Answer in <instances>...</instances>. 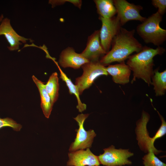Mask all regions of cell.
Wrapping results in <instances>:
<instances>
[{
	"mask_svg": "<svg viewBox=\"0 0 166 166\" xmlns=\"http://www.w3.org/2000/svg\"><path fill=\"white\" fill-rule=\"evenodd\" d=\"M135 32L121 27L112 41L111 49L101 58L100 63L105 66L113 62L120 63L133 53L139 52L143 46L135 38Z\"/></svg>",
	"mask_w": 166,
	"mask_h": 166,
	"instance_id": "6da1fadb",
	"label": "cell"
},
{
	"mask_svg": "<svg viewBox=\"0 0 166 166\" xmlns=\"http://www.w3.org/2000/svg\"><path fill=\"white\" fill-rule=\"evenodd\" d=\"M165 51V49L160 46L154 49L145 46L139 52L130 55L127 58L126 64L133 72L131 83L137 78L142 79L149 86L152 85L151 78L154 66L153 58L157 55H162Z\"/></svg>",
	"mask_w": 166,
	"mask_h": 166,
	"instance_id": "7a4b0ae2",
	"label": "cell"
},
{
	"mask_svg": "<svg viewBox=\"0 0 166 166\" xmlns=\"http://www.w3.org/2000/svg\"><path fill=\"white\" fill-rule=\"evenodd\" d=\"M162 19V16L157 11L137 26V33L145 43L159 47L165 41L166 30L160 26Z\"/></svg>",
	"mask_w": 166,
	"mask_h": 166,
	"instance_id": "3957f363",
	"label": "cell"
},
{
	"mask_svg": "<svg viewBox=\"0 0 166 166\" xmlns=\"http://www.w3.org/2000/svg\"><path fill=\"white\" fill-rule=\"evenodd\" d=\"M81 68L83 73L81 76L76 79L75 82L80 95L85 89L89 88L98 77L108 75L106 67L99 61H89L83 65Z\"/></svg>",
	"mask_w": 166,
	"mask_h": 166,
	"instance_id": "277c9868",
	"label": "cell"
},
{
	"mask_svg": "<svg viewBox=\"0 0 166 166\" xmlns=\"http://www.w3.org/2000/svg\"><path fill=\"white\" fill-rule=\"evenodd\" d=\"M89 114L81 113L74 118L77 122L79 127L75 131L77 135L74 141L71 144L69 151L73 152L79 149H84L91 147L94 138L96 135L93 130L86 131L84 127V122L88 117Z\"/></svg>",
	"mask_w": 166,
	"mask_h": 166,
	"instance_id": "5b68a950",
	"label": "cell"
},
{
	"mask_svg": "<svg viewBox=\"0 0 166 166\" xmlns=\"http://www.w3.org/2000/svg\"><path fill=\"white\" fill-rule=\"evenodd\" d=\"M102 26L100 30L101 45L106 53L110 50L112 41L122 26L117 16L105 18L99 17Z\"/></svg>",
	"mask_w": 166,
	"mask_h": 166,
	"instance_id": "8992f818",
	"label": "cell"
},
{
	"mask_svg": "<svg viewBox=\"0 0 166 166\" xmlns=\"http://www.w3.org/2000/svg\"><path fill=\"white\" fill-rule=\"evenodd\" d=\"M113 1L117 10V16L122 26L131 20L139 21L142 22L146 19L140 14L143 9L141 6L130 3L126 0H113Z\"/></svg>",
	"mask_w": 166,
	"mask_h": 166,
	"instance_id": "52a82bcc",
	"label": "cell"
},
{
	"mask_svg": "<svg viewBox=\"0 0 166 166\" xmlns=\"http://www.w3.org/2000/svg\"><path fill=\"white\" fill-rule=\"evenodd\" d=\"M104 152L98 156L100 163L107 166H121L129 164L131 162L128 158L133 155L128 150L115 149L112 145L104 149Z\"/></svg>",
	"mask_w": 166,
	"mask_h": 166,
	"instance_id": "ba28073f",
	"label": "cell"
},
{
	"mask_svg": "<svg viewBox=\"0 0 166 166\" xmlns=\"http://www.w3.org/2000/svg\"><path fill=\"white\" fill-rule=\"evenodd\" d=\"M106 53L101 44L100 30L95 31L88 37L86 47L81 53L83 57L91 62L99 61L100 58Z\"/></svg>",
	"mask_w": 166,
	"mask_h": 166,
	"instance_id": "9c48e42d",
	"label": "cell"
},
{
	"mask_svg": "<svg viewBox=\"0 0 166 166\" xmlns=\"http://www.w3.org/2000/svg\"><path fill=\"white\" fill-rule=\"evenodd\" d=\"M68 166H99L98 156L94 154L89 148L79 149L68 153Z\"/></svg>",
	"mask_w": 166,
	"mask_h": 166,
	"instance_id": "30bf717a",
	"label": "cell"
},
{
	"mask_svg": "<svg viewBox=\"0 0 166 166\" xmlns=\"http://www.w3.org/2000/svg\"><path fill=\"white\" fill-rule=\"evenodd\" d=\"M3 35L9 44L8 47L11 51L18 50L22 43L26 42L28 39L19 35L12 27L9 19L3 18L0 24V36Z\"/></svg>",
	"mask_w": 166,
	"mask_h": 166,
	"instance_id": "8fae6325",
	"label": "cell"
},
{
	"mask_svg": "<svg viewBox=\"0 0 166 166\" xmlns=\"http://www.w3.org/2000/svg\"><path fill=\"white\" fill-rule=\"evenodd\" d=\"M89 62L80 53H76L73 48L68 47L63 50L59 56L58 63L62 67L79 69Z\"/></svg>",
	"mask_w": 166,
	"mask_h": 166,
	"instance_id": "7c38bea8",
	"label": "cell"
},
{
	"mask_svg": "<svg viewBox=\"0 0 166 166\" xmlns=\"http://www.w3.org/2000/svg\"><path fill=\"white\" fill-rule=\"evenodd\" d=\"M108 75H110L113 81L117 84L125 85L129 82L131 70L124 61L106 67Z\"/></svg>",
	"mask_w": 166,
	"mask_h": 166,
	"instance_id": "4fadbf2b",
	"label": "cell"
},
{
	"mask_svg": "<svg viewBox=\"0 0 166 166\" xmlns=\"http://www.w3.org/2000/svg\"><path fill=\"white\" fill-rule=\"evenodd\" d=\"M148 114L145 112H143L140 119L138 121L137 126V137L140 144H143L148 149L149 152H152L154 154H157L160 152V151L156 150L154 146V143L152 138L149 137L146 130V126L149 120Z\"/></svg>",
	"mask_w": 166,
	"mask_h": 166,
	"instance_id": "5bb4252c",
	"label": "cell"
},
{
	"mask_svg": "<svg viewBox=\"0 0 166 166\" xmlns=\"http://www.w3.org/2000/svg\"><path fill=\"white\" fill-rule=\"evenodd\" d=\"M32 78L38 89L41 98V107L45 117L49 118L52 111L53 104L47 92L44 83L38 79L34 75Z\"/></svg>",
	"mask_w": 166,
	"mask_h": 166,
	"instance_id": "9a60e30c",
	"label": "cell"
},
{
	"mask_svg": "<svg viewBox=\"0 0 166 166\" xmlns=\"http://www.w3.org/2000/svg\"><path fill=\"white\" fill-rule=\"evenodd\" d=\"M57 65L60 72V77L64 81L69 89L70 94H74L76 97L77 101V108L80 112H82L86 109V105L81 101L79 95H80L77 86L73 84L70 78L68 77L66 74L62 71L58 65V63L55 61V59L53 60Z\"/></svg>",
	"mask_w": 166,
	"mask_h": 166,
	"instance_id": "2e32d148",
	"label": "cell"
},
{
	"mask_svg": "<svg viewBox=\"0 0 166 166\" xmlns=\"http://www.w3.org/2000/svg\"><path fill=\"white\" fill-rule=\"evenodd\" d=\"M99 17L109 18L115 16L117 14L116 9L112 0H95Z\"/></svg>",
	"mask_w": 166,
	"mask_h": 166,
	"instance_id": "e0dca14e",
	"label": "cell"
},
{
	"mask_svg": "<svg viewBox=\"0 0 166 166\" xmlns=\"http://www.w3.org/2000/svg\"><path fill=\"white\" fill-rule=\"evenodd\" d=\"M152 85L156 96L164 95L166 91V70L159 72L157 69L154 70V74L151 78Z\"/></svg>",
	"mask_w": 166,
	"mask_h": 166,
	"instance_id": "ac0fdd59",
	"label": "cell"
},
{
	"mask_svg": "<svg viewBox=\"0 0 166 166\" xmlns=\"http://www.w3.org/2000/svg\"><path fill=\"white\" fill-rule=\"evenodd\" d=\"M45 89L54 104L59 97V84L58 74L56 72L53 73L45 85Z\"/></svg>",
	"mask_w": 166,
	"mask_h": 166,
	"instance_id": "d6986e66",
	"label": "cell"
},
{
	"mask_svg": "<svg viewBox=\"0 0 166 166\" xmlns=\"http://www.w3.org/2000/svg\"><path fill=\"white\" fill-rule=\"evenodd\" d=\"M143 159L145 166H166V164L155 156L152 152L145 155Z\"/></svg>",
	"mask_w": 166,
	"mask_h": 166,
	"instance_id": "ffe728a7",
	"label": "cell"
},
{
	"mask_svg": "<svg viewBox=\"0 0 166 166\" xmlns=\"http://www.w3.org/2000/svg\"><path fill=\"white\" fill-rule=\"evenodd\" d=\"M6 126L10 127L17 131H20L22 128L21 125L17 123L11 118L6 117L2 118L0 117V129Z\"/></svg>",
	"mask_w": 166,
	"mask_h": 166,
	"instance_id": "44dd1931",
	"label": "cell"
},
{
	"mask_svg": "<svg viewBox=\"0 0 166 166\" xmlns=\"http://www.w3.org/2000/svg\"><path fill=\"white\" fill-rule=\"evenodd\" d=\"M66 2L72 4L75 6L80 9L81 8L82 2L80 0H49V4L52 5V7H54L57 6L63 5Z\"/></svg>",
	"mask_w": 166,
	"mask_h": 166,
	"instance_id": "7402d4cb",
	"label": "cell"
},
{
	"mask_svg": "<svg viewBox=\"0 0 166 166\" xmlns=\"http://www.w3.org/2000/svg\"><path fill=\"white\" fill-rule=\"evenodd\" d=\"M157 111L162 121V124L155 135L152 138L153 143L156 139L163 136L166 133V123L163 117L158 111Z\"/></svg>",
	"mask_w": 166,
	"mask_h": 166,
	"instance_id": "603a6c76",
	"label": "cell"
},
{
	"mask_svg": "<svg viewBox=\"0 0 166 166\" xmlns=\"http://www.w3.org/2000/svg\"><path fill=\"white\" fill-rule=\"evenodd\" d=\"M152 5L155 8H158V12L162 16L166 10V0H152Z\"/></svg>",
	"mask_w": 166,
	"mask_h": 166,
	"instance_id": "cb8c5ba5",
	"label": "cell"
},
{
	"mask_svg": "<svg viewBox=\"0 0 166 166\" xmlns=\"http://www.w3.org/2000/svg\"><path fill=\"white\" fill-rule=\"evenodd\" d=\"M3 18H4L3 15L2 14L0 16V24Z\"/></svg>",
	"mask_w": 166,
	"mask_h": 166,
	"instance_id": "d4e9b609",
	"label": "cell"
}]
</instances>
